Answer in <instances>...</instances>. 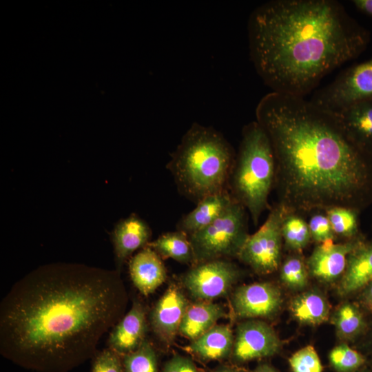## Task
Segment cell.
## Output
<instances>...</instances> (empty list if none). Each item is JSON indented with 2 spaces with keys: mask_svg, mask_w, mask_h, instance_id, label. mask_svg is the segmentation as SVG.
Wrapping results in <instances>:
<instances>
[{
  "mask_svg": "<svg viewBox=\"0 0 372 372\" xmlns=\"http://www.w3.org/2000/svg\"><path fill=\"white\" fill-rule=\"evenodd\" d=\"M127 301L116 271L70 263L40 267L1 302V353L37 372H69L95 355Z\"/></svg>",
  "mask_w": 372,
  "mask_h": 372,
  "instance_id": "obj_1",
  "label": "cell"
},
{
  "mask_svg": "<svg viewBox=\"0 0 372 372\" xmlns=\"http://www.w3.org/2000/svg\"><path fill=\"white\" fill-rule=\"evenodd\" d=\"M256 118L272 146L274 186L287 211H360L372 203V154L351 140L335 114L271 91L258 102Z\"/></svg>",
  "mask_w": 372,
  "mask_h": 372,
  "instance_id": "obj_2",
  "label": "cell"
},
{
  "mask_svg": "<svg viewBox=\"0 0 372 372\" xmlns=\"http://www.w3.org/2000/svg\"><path fill=\"white\" fill-rule=\"evenodd\" d=\"M251 60L272 92L304 98L329 73L359 56L370 32L335 0H271L247 22Z\"/></svg>",
  "mask_w": 372,
  "mask_h": 372,
  "instance_id": "obj_3",
  "label": "cell"
},
{
  "mask_svg": "<svg viewBox=\"0 0 372 372\" xmlns=\"http://www.w3.org/2000/svg\"><path fill=\"white\" fill-rule=\"evenodd\" d=\"M236 156L220 132L195 123L172 154L168 169L178 191L197 203L227 189Z\"/></svg>",
  "mask_w": 372,
  "mask_h": 372,
  "instance_id": "obj_4",
  "label": "cell"
},
{
  "mask_svg": "<svg viewBox=\"0 0 372 372\" xmlns=\"http://www.w3.org/2000/svg\"><path fill=\"white\" fill-rule=\"evenodd\" d=\"M275 173L273 151L267 133L256 121L245 125L228 185L255 225L268 206Z\"/></svg>",
  "mask_w": 372,
  "mask_h": 372,
  "instance_id": "obj_5",
  "label": "cell"
},
{
  "mask_svg": "<svg viewBox=\"0 0 372 372\" xmlns=\"http://www.w3.org/2000/svg\"><path fill=\"white\" fill-rule=\"evenodd\" d=\"M246 209L236 200L210 225L189 236L195 265L238 257L249 237Z\"/></svg>",
  "mask_w": 372,
  "mask_h": 372,
  "instance_id": "obj_6",
  "label": "cell"
},
{
  "mask_svg": "<svg viewBox=\"0 0 372 372\" xmlns=\"http://www.w3.org/2000/svg\"><path fill=\"white\" fill-rule=\"evenodd\" d=\"M371 99L372 56L343 70L331 83L317 90L309 101L336 114L355 103Z\"/></svg>",
  "mask_w": 372,
  "mask_h": 372,
  "instance_id": "obj_7",
  "label": "cell"
},
{
  "mask_svg": "<svg viewBox=\"0 0 372 372\" xmlns=\"http://www.w3.org/2000/svg\"><path fill=\"white\" fill-rule=\"evenodd\" d=\"M285 212L279 203L272 207L264 224L249 236L238 257L258 273H271L280 266Z\"/></svg>",
  "mask_w": 372,
  "mask_h": 372,
  "instance_id": "obj_8",
  "label": "cell"
},
{
  "mask_svg": "<svg viewBox=\"0 0 372 372\" xmlns=\"http://www.w3.org/2000/svg\"><path fill=\"white\" fill-rule=\"evenodd\" d=\"M240 276L238 267L227 259L198 263L182 277V284L198 301H211L225 296Z\"/></svg>",
  "mask_w": 372,
  "mask_h": 372,
  "instance_id": "obj_9",
  "label": "cell"
},
{
  "mask_svg": "<svg viewBox=\"0 0 372 372\" xmlns=\"http://www.w3.org/2000/svg\"><path fill=\"white\" fill-rule=\"evenodd\" d=\"M280 347V340L269 325L260 320H247L237 327L232 355L238 362H247L273 355Z\"/></svg>",
  "mask_w": 372,
  "mask_h": 372,
  "instance_id": "obj_10",
  "label": "cell"
},
{
  "mask_svg": "<svg viewBox=\"0 0 372 372\" xmlns=\"http://www.w3.org/2000/svg\"><path fill=\"white\" fill-rule=\"evenodd\" d=\"M280 289L271 282H256L236 289L232 296L234 314L241 318H269L282 304Z\"/></svg>",
  "mask_w": 372,
  "mask_h": 372,
  "instance_id": "obj_11",
  "label": "cell"
},
{
  "mask_svg": "<svg viewBox=\"0 0 372 372\" xmlns=\"http://www.w3.org/2000/svg\"><path fill=\"white\" fill-rule=\"evenodd\" d=\"M189 304L176 284H172L157 301L149 319L154 332L162 342L170 344L174 341Z\"/></svg>",
  "mask_w": 372,
  "mask_h": 372,
  "instance_id": "obj_12",
  "label": "cell"
},
{
  "mask_svg": "<svg viewBox=\"0 0 372 372\" xmlns=\"http://www.w3.org/2000/svg\"><path fill=\"white\" fill-rule=\"evenodd\" d=\"M360 237L342 243L327 240L314 249L307 262L309 273L323 282H332L342 276L350 253L362 241Z\"/></svg>",
  "mask_w": 372,
  "mask_h": 372,
  "instance_id": "obj_13",
  "label": "cell"
},
{
  "mask_svg": "<svg viewBox=\"0 0 372 372\" xmlns=\"http://www.w3.org/2000/svg\"><path fill=\"white\" fill-rule=\"evenodd\" d=\"M147 329L145 308L134 300L130 310L112 328L109 348L123 356L134 351L145 340Z\"/></svg>",
  "mask_w": 372,
  "mask_h": 372,
  "instance_id": "obj_14",
  "label": "cell"
},
{
  "mask_svg": "<svg viewBox=\"0 0 372 372\" xmlns=\"http://www.w3.org/2000/svg\"><path fill=\"white\" fill-rule=\"evenodd\" d=\"M129 270L134 285L144 296L153 293L167 278L161 256L147 245L132 258Z\"/></svg>",
  "mask_w": 372,
  "mask_h": 372,
  "instance_id": "obj_15",
  "label": "cell"
},
{
  "mask_svg": "<svg viewBox=\"0 0 372 372\" xmlns=\"http://www.w3.org/2000/svg\"><path fill=\"white\" fill-rule=\"evenodd\" d=\"M234 200L227 189L203 198L181 218L177 225L178 230L188 236L197 232L220 217Z\"/></svg>",
  "mask_w": 372,
  "mask_h": 372,
  "instance_id": "obj_16",
  "label": "cell"
},
{
  "mask_svg": "<svg viewBox=\"0 0 372 372\" xmlns=\"http://www.w3.org/2000/svg\"><path fill=\"white\" fill-rule=\"evenodd\" d=\"M335 114L351 140L372 154V99L355 103Z\"/></svg>",
  "mask_w": 372,
  "mask_h": 372,
  "instance_id": "obj_17",
  "label": "cell"
},
{
  "mask_svg": "<svg viewBox=\"0 0 372 372\" xmlns=\"http://www.w3.org/2000/svg\"><path fill=\"white\" fill-rule=\"evenodd\" d=\"M372 281V242L362 240L349 255L339 291L348 295L363 289Z\"/></svg>",
  "mask_w": 372,
  "mask_h": 372,
  "instance_id": "obj_18",
  "label": "cell"
},
{
  "mask_svg": "<svg viewBox=\"0 0 372 372\" xmlns=\"http://www.w3.org/2000/svg\"><path fill=\"white\" fill-rule=\"evenodd\" d=\"M151 231L146 223L135 215L119 222L113 232L114 251L118 265L136 250L147 246Z\"/></svg>",
  "mask_w": 372,
  "mask_h": 372,
  "instance_id": "obj_19",
  "label": "cell"
},
{
  "mask_svg": "<svg viewBox=\"0 0 372 372\" xmlns=\"http://www.w3.org/2000/svg\"><path fill=\"white\" fill-rule=\"evenodd\" d=\"M224 308L210 301L189 304L180 324L178 333L191 341L199 338L225 318Z\"/></svg>",
  "mask_w": 372,
  "mask_h": 372,
  "instance_id": "obj_20",
  "label": "cell"
},
{
  "mask_svg": "<svg viewBox=\"0 0 372 372\" xmlns=\"http://www.w3.org/2000/svg\"><path fill=\"white\" fill-rule=\"evenodd\" d=\"M234 338L229 326L215 325L192 340L187 349L203 360H220L232 353Z\"/></svg>",
  "mask_w": 372,
  "mask_h": 372,
  "instance_id": "obj_21",
  "label": "cell"
},
{
  "mask_svg": "<svg viewBox=\"0 0 372 372\" xmlns=\"http://www.w3.org/2000/svg\"><path fill=\"white\" fill-rule=\"evenodd\" d=\"M147 246L161 257L172 258L180 263L195 265L194 254L189 236L177 230L160 236Z\"/></svg>",
  "mask_w": 372,
  "mask_h": 372,
  "instance_id": "obj_22",
  "label": "cell"
},
{
  "mask_svg": "<svg viewBox=\"0 0 372 372\" xmlns=\"http://www.w3.org/2000/svg\"><path fill=\"white\" fill-rule=\"evenodd\" d=\"M293 317L300 322L319 324L326 321L329 307L325 298L319 293L308 291L296 296L291 302Z\"/></svg>",
  "mask_w": 372,
  "mask_h": 372,
  "instance_id": "obj_23",
  "label": "cell"
},
{
  "mask_svg": "<svg viewBox=\"0 0 372 372\" xmlns=\"http://www.w3.org/2000/svg\"><path fill=\"white\" fill-rule=\"evenodd\" d=\"M281 231L286 247L295 252L302 251L311 239L308 223L298 213L286 211Z\"/></svg>",
  "mask_w": 372,
  "mask_h": 372,
  "instance_id": "obj_24",
  "label": "cell"
},
{
  "mask_svg": "<svg viewBox=\"0 0 372 372\" xmlns=\"http://www.w3.org/2000/svg\"><path fill=\"white\" fill-rule=\"evenodd\" d=\"M333 323L338 334L344 338L351 339L360 335L366 323L359 308L354 304L344 303L333 316Z\"/></svg>",
  "mask_w": 372,
  "mask_h": 372,
  "instance_id": "obj_25",
  "label": "cell"
},
{
  "mask_svg": "<svg viewBox=\"0 0 372 372\" xmlns=\"http://www.w3.org/2000/svg\"><path fill=\"white\" fill-rule=\"evenodd\" d=\"M325 212L335 236L348 240L358 236L359 211L344 207H333Z\"/></svg>",
  "mask_w": 372,
  "mask_h": 372,
  "instance_id": "obj_26",
  "label": "cell"
},
{
  "mask_svg": "<svg viewBox=\"0 0 372 372\" xmlns=\"http://www.w3.org/2000/svg\"><path fill=\"white\" fill-rule=\"evenodd\" d=\"M125 372H158L157 358L154 348L145 340L134 351L123 355Z\"/></svg>",
  "mask_w": 372,
  "mask_h": 372,
  "instance_id": "obj_27",
  "label": "cell"
},
{
  "mask_svg": "<svg viewBox=\"0 0 372 372\" xmlns=\"http://www.w3.org/2000/svg\"><path fill=\"white\" fill-rule=\"evenodd\" d=\"M307 264L298 255L289 256L281 265L280 276L281 280L292 289H302L308 280Z\"/></svg>",
  "mask_w": 372,
  "mask_h": 372,
  "instance_id": "obj_28",
  "label": "cell"
},
{
  "mask_svg": "<svg viewBox=\"0 0 372 372\" xmlns=\"http://www.w3.org/2000/svg\"><path fill=\"white\" fill-rule=\"evenodd\" d=\"M331 364L340 372H352L365 362L364 356L346 344L331 350L329 354Z\"/></svg>",
  "mask_w": 372,
  "mask_h": 372,
  "instance_id": "obj_29",
  "label": "cell"
},
{
  "mask_svg": "<svg viewBox=\"0 0 372 372\" xmlns=\"http://www.w3.org/2000/svg\"><path fill=\"white\" fill-rule=\"evenodd\" d=\"M293 372H322V366L315 349L307 346L293 353L289 360Z\"/></svg>",
  "mask_w": 372,
  "mask_h": 372,
  "instance_id": "obj_30",
  "label": "cell"
},
{
  "mask_svg": "<svg viewBox=\"0 0 372 372\" xmlns=\"http://www.w3.org/2000/svg\"><path fill=\"white\" fill-rule=\"evenodd\" d=\"M311 239L322 243L327 240H333L335 235L330 222L325 214H313L308 223Z\"/></svg>",
  "mask_w": 372,
  "mask_h": 372,
  "instance_id": "obj_31",
  "label": "cell"
},
{
  "mask_svg": "<svg viewBox=\"0 0 372 372\" xmlns=\"http://www.w3.org/2000/svg\"><path fill=\"white\" fill-rule=\"evenodd\" d=\"M92 372H125L119 355L111 349L98 353L94 360Z\"/></svg>",
  "mask_w": 372,
  "mask_h": 372,
  "instance_id": "obj_32",
  "label": "cell"
},
{
  "mask_svg": "<svg viewBox=\"0 0 372 372\" xmlns=\"http://www.w3.org/2000/svg\"><path fill=\"white\" fill-rule=\"evenodd\" d=\"M163 372H198V371L191 359L177 355L166 362Z\"/></svg>",
  "mask_w": 372,
  "mask_h": 372,
  "instance_id": "obj_33",
  "label": "cell"
},
{
  "mask_svg": "<svg viewBox=\"0 0 372 372\" xmlns=\"http://www.w3.org/2000/svg\"><path fill=\"white\" fill-rule=\"evenodd\" d=\"M360 300L363 307L372 312V281L363 289Z\"/></svg>",
  "mask_w": 372,
  "mask_h": 372,
  "instance_id": "obj_34",
  "label": "cell"
},
{
  "mask_svg": "<svg viewBox=\"0 0 372 372\" xmlns=\"http://www.w3.org/2000/svg\"><path fill=\"white\" fill-rule=\"evenodd\" d=\"M351 2L359 12L372 17V0H353Z\"/></svg>",
  "mask_w": 372,
  "mask_h": 372,
  "instance_id": "obj_35",
  "label": "cell"
},
{
  "mask_svg": "<svg viewBox=\"0 0 372 372\" xmlns=\"http://www.w3.org/2000/svg\"><path fill=\"white\" fill-rule=\"evenodd\" d=\"M253 372H276L268 364H261L257 366Z\"/></svg>",
  "mask_w": 372,
  "mask_h": 372,
  "instance_id": "obj_36",
  "label": "cell"
},
{
  "mask_svg": "<svg viewBox=\"0 0 372 372\" xmlns=\"http://www.w3.org/2000/svg\"><path fill=\"white\" fill-rule=\"evenodd\" d=\"M211 372H239L236 369L228 366H222Z\"/></svg>",
  "mask_w": 372,
  "mask_h": 372,
  "instance_id": "obj_37",
  "label": "cell"
}]
</instances>
